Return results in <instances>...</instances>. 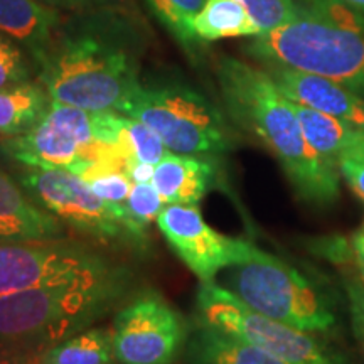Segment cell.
Returning a JSON list of instances; mask_svg holds the SVG:
<instances>
[{"mask_svg": "<svg viewBox=\"0 0 364 364\" xmlns=\"http://www.w3.org/2000/svg\"><path fill=\"white\" fill-rule=\"evenodd\" d=\"M140 38L117 11H97L59 27L38 66L53 102L120 113L140 83Z\"/></svg>", "mask_w": 364, "mask_h": 364, "instance_id": "6da1fadb", "label": "cell"}, {"mask_svg": "<svg viewBox=\"0 0 364 364\" xmlns=\"http://www.w3.org/2000/svg\"><path fill=\"white\" fill-rule=\"evenodd\" d=\"M216 73L228 115L277 157L299 198L317 206L334 203L339 196V169L314 152L294 102L282 93L265 68L221 58Z\"/></svg>", "mask_w": 364, "mask_h": 364, "instance_id": "7a4b0ae2", "label": "cell"}, {"mask_svg": "<svg viewBox=\"0 0 364 364\" xmlns=\"http://www.w3.org/2000/svg\"><path fill=\"white\" fill-rule=\"evenodd\" d=\"M124 265L66 284L0 295V358L43 353L117 312L134 295Z\"/></svg>", "mask_w": 364, "mask_h": 364, "instance_id": "3957f363", "label": "cell"}, {"mask_svg": "<svg viewBox=\"0 0 364 364\" xmlns=\"http://www.w3.org/2000/svg\"><path fill=\"white\" fill-rule=\"evenodd\" d=\"M247 53L263 66L314 73L364 98V21L336 24L300 9L294 21L255 36Z\"/></svg>", "mask_w": 364, "mask_h": 364, "instance_id": "277c9868", "label": "cell"}, {"mask_svg": "<svg viewBox=\"0 0 364 364\" xmlns=\"http://www.w3.org/2000/svg\"><path fill=\"white\" fill-rule=\"evenodd\" d=\"M120 113L149 125L174 154L220 156L231 149L220 108L186 85H140Z\"/></svg>", "mask_w": 364, "mask_h": 364, "instance_id": "5b68a950", "label": "cell"}, {"mask_svg": "<svg viewBox=\"0 0 364 364\" xmlns=\"http://www.w3.org/2000/svg\"><path fill=\"white\" fill-rule=\"evenodd\" d=\"M230 290L257 312L295 329L324 334L336 326L324 292L297 268L260 248L248 262L231 267Z\"/></svg>", "mask_w": 364, "mask_h": 364, "instance_id": "8992f818", "label": "cell"}, {"mask_svg": "<svg viewBox=\"0 0 364 364\" xmlns=\"http://www.w3.org/2000/svg\"><path fill=\"white\" fill-rule=\"evenodd\" d=\"M196 306L198 321L257 346L289 364H353L311 332L263 316L215 280L201 282Z\"/></svg>", "mask_w": 364, "mask_h": 364, "instance_id": "52a82bcc", "label": "cell"}, {"mask_svg": "<svg viewBox=\"0 0 364 364\" xmlns=\"http://www.w3.org/2000/svg\"><path fill=\"white\" fill-rule=\"evenodd\" d=\"M193 326L156 290H139L115 312L113 351L118 364H176Z\"/></svg>", "mask_w": 364, "mask_h": 364, "instance_id": "ba28073f", "label": "cell"}, {"mask_svg": "<svg viewBox=\"0 0 364 364\" xmlns=\"http://www.w3.org/2000/svg\"><path fill=\"white\" fill-rule=\"evenodd\" d=\"M17 182L39 208L78 233L102 245H125L136 250L129 230L83 177L63 169L26 167L17 176Z\"/></svg>", "mask_w": 364, "mask_h": 364, "instance_id": "9c48e42d", "label": "cell"}, {"mask_svg": "<svg viewBox=\"0 0 364 364\" xmlns=\"http://www.w3.org/2000/svg\"><path fill=\"white\" fill-rule=\"evenodd\" d=\"M97 248L61 238L0 243V295L66 284L113 270Z\"/></svg>", "mask_w": 364, "mask_h": 364, "instance_id": "30bf717a", "label": "cell"}, {"mask_svg": "<svg viewBox=\"0 0 364 364\" xmlns=\"http://www.w3.org/2000/svg\"><path fill=\"white\" fill-rule=\"evenodd\" d=\"M157 226L177 257L201 282H211L225 268L248 262L257 247L245 240L228 238L204 221L196 206L167 204Z\"/></svg>", "mask_w": 364, "mask_h": 364, "instance_id": "8fae6325", "label": "cell"}, {"mask_svg": "<svg viewBox=\"0 0 364 364\" xmlns=\"http://www.w3.org/2000/svg\"><path fill=\"white\" fill-rule=\"evenodd\" d=\"M0 152L24 167L63 169L86 179L98 171L100 164L113 156L115 147L103 154L85 149L44 115L43 120L26 134L4 139L0 142Z\"/></svg>", "mask_w": 364, "mask_h": 364, "instance_id": "7c38bea8", "label": "cell"}, {"mask_svg": "<svg viewBox=\"0 0 364 364\" xmlns=\"http://www.w3.org/2000/svg\"><path fill=\"white\" fill-rule=\"evenodd\" d=\"M292 102L322 112L364 132V98L324 76L285 66H263Z\"/></svg>", "mask_w": 364, "mask_h": 364, "instance_id": "4fadbf2b", "label": "cell"}, {"mask_svg": "<svg viewBox=\"0 0 364 364\" xmlns=\"http://www.w3.org/2000/svg\"><path fill=\"white\" fill-rule=\"evenodd\" d=\"M63 225L0 169V243L61 238Z\"/></svg>", "mask_w": 364, "mask_h": 364, "instance_id": "5bb4252c", "label": "cell"}, {"mask_svg": "<svg viewBox=\"0 0 364 364\" xmlns=\"http://www.w3.org/2000/svg\"><path fill=\"white\" fill-rule=\"evenodd\" d=\"M215 156H184L169 152L154 169L152 184L166 204L198 206L215 186Z\"/></svg>", "mask_w": 364, "mask_h": 364, "instance_id": "9a60e30c", "label": "cell"}, {"mask_svg": "<svg viewBox=\"0 0 364 364\" xmlns=\"http://www.w3.org/2000/svg\"><path fill=\"white\" fill-rule=\"evenodd\" d=\"M59 27L58 9L39 0H0V33L24 48L36 66L49 51Z\"/></svg>", "mask_w": 364, "mask_h": 364, "instance_id": "2e32d148", "label": "cell"}, {"mask_svg": "<svg viewBox=\"0 0 364 364\" xmlns=\"http://www.w3.org/2000/svg\"><path fill=\"white\" fill-rule=\"evenodd\" d=\"M181 359L182 364H289L201 321L193 324Z\"/></svg>", "mask_w": 364, "mask_h": 364, "instance_id": "e0dca14e", "label": "cell"}, {"mask_svg": "<svg viewBox=\"0 0 364 364\" xmlns=\"http://www.w3.org/2000/svg\"><path fill=\"white\" fill-rule=\"evenodd\" d=\"M51 105L48 90L41 83H26L0 90V136L22 135L43 120Z\"/></svg>", "mask_w": 364, "mask_h": 364, "instance_id": "ac0fdd59", "label": "cell"}, {"mask_svg": "<svg viewBox=\"0 0 364 364\" xmlns=\"http://www.w3.org/2000/svg\"><path fill=\"white\" fill-rule=\"evenodd\" d=\"M193 31L198 43H215L228 38H255L262 34L238 0H206L194 17Z\"/></svg>", "mask_w": 364, "mask_h": 364, "instance_id": "d6986e66", "label": "cell"}, {"mask_svg": "<svg viewBox=\"0 0 364 364\" xmlns=\"http://www.w3.org/2000/svg\"><path fill=\"white\" fill-rule=\"evenodd\" d=\"M304 135L314 152L324 161L327 166L338 167L339 157L356 142L359 130L346 125L338 118L326 115V113L312 110L294 102Z\"/></svg>", "mask_w": 364, "mask_h": 364, "instance_id": "ffe728a7", "label": "cell"}, {"mask_svg": "<svg viewBox=\"0 0 364 364\" xmlns=\"http://www.w3.org/2000/svg\"><path fill=\"white\" fill-rule=\"evenodd\" d=\"M41 364H118L113 332L107 327H88L41 353Z\"/></svg>", "mask_w": 364, "mask_h": 364, "instance_id": "44dd1931", "label": "cell"}, {"mask_svg": "<svg viewBox=\"0 0 364 364\" xmlns=\"http://www.w3.org/2000/svg\"><path fill=\"white\" fill-rule=\"evenodd\" d=\"M167 204L152 182H140L132 186L127 199V215H129V231L139 252L149 248V226L157 221L159 215Z\"/></svg>", "mask_w": 364, "mask_h": 364, "instance_id": "7402d4cb", "label": "cell"}, {"mask_svg": "<svg viewBox=\"0 0 364 364\" xmlns=\"http://www.w3.org/2000/svg\"><path fill=\"white\" fill-rule=\"evenodd\" d=\"M118 150L125 156L127 164L136 161L152 164V166H157L171 152L161 136L149 125L127 115H124Z\"/></svg>", "mask_w": 364, "mask_h": 364, "instance_id": "603a6c76", "label": "cell"}, {"mask_svg": "<svg viewBox=\"0 0 364 364\" xmlns=\"http://www.w3.org/2000/svg\"><path fill=\"white\" fill-rule=\"evenodd\" d=\"M204 2L206 0H147L157 19L184 48L198 44L193 22Z\"/></svg>", "mask_w": 364, "mask_h": 364, "instance_id": "cb8c5ba5", "label": "cell"}, {"mask_svg": "<svg viewBox=\"0 0 364 364\" xmlns=\"http://www.w3.org/2000/svg\"><path fill=\"white\" fill-rule=\"evenodd\" d=\"M86 184L98 196L102 201L108 204V208L115 213L118 220L129 230V215H127V199L132 191V182L122 171H108L100 174L86 177ZM130 233V231H129ZM139 250V248H136Z\"/></svg>", "mask_w": 364, "mask_h": 364, "instance_id": "d4e9b609", "label": "cell"}, {"mask_svg": "<svg viewBox=\"0 0 364 364\" xmlns=\"http://www.w3.org/2000/svg\"><path fill=\"white\" fill-rule=\"evenodd\" d=\"M238 2L243 4L262 34L294 21L300 14L295 0H238Z\"/></svg>", "mask_w": 364, "mask_h": 364, "instance_id": "484cf974", "label": "cell"}, {"mask_svg": "<svg viewBox=\"0 0 364 364\" xmlns=\"http://www.w3.org/2000/svg\"><path fill=\"white\" fill-rule=\"evenodd\" d=\"M31 81V68L21 46L0 33V90Z\"/></svg>", "mask_w": 364, "mask_h": 364, "instance_id": "4316f807", "label": "cell"}, {"mask_svg": "<svg viewBox=\"0 0 364 364\" xmlns=\"http://www.w3.org/2000/svg\"><path fill=\"white\" fill-rule=\"evenodd\" d=\"M338 169L353 193L364 203V150L358 147L346 150L339 157Z\"/></svg>", "mask_w": 364, "mask_h": 364, "instance_id": "83f0119b", "label": "cell"}, {"mask_svg": "<svg viewBox=\"0 0 364 364\" xmlns=\"http://www.w3.org/2000/svg\"><path fill=\"white\" fill-rule=\"evenodd\" d=\"M348 299L354 338H356L364 354V287L356 284V282L348 284Z\"/></svg>", "mask_w": 364, "mask_h": 364, "instance_id": "f1b7e54d", "label": "cell"}, {"mask_svg": "<svg viewBox=\"0 0 364 364\" xmlns=\"http://www.w3.org/2000/svg\"><path fill=\"white\" fill-rule=\"evenodd\" d=\"M154 169L156 166L145 162H129L125 167V174L134 184H140V182H152Z\"/></svg>", "mask_w": 364, "mask_h": 364, "instance_id": "f546056e", "label": "cell"}, {"mask_svg": "<svg viewBox=\"0 0 364 364\" xmlns=\"http://www.w3.org/2000/svg\"><path fill=\"white\" fill-rule=\"evenodd\" d=\"M39 2L54 9H85L93 6H103V4L112 2V0H39Z\"/></svg>", "mask_w": 364, "mask_h": 364, "instance_id": "4dcf8cb0", "label": "cell"}, {"mask_svg": "<svg viewBox=\"0 0 364 364\" xmlns=\"http://www.w3.org/2000/svg\"><path fill=\"white\" fill-rule=\"evenodd\" d=\"M351 252L359 263V267L364 268V221L351 236Z\"/></svg>", "mask_w": 364, "mask_h": 364, "instance_id": "1f68e13d", "label": "cell"}, {"mask_svg": "<svg viewBox=\"0 0 364 364\" xmlns=\"http://www.w3.org/2000/svg\"><path fill=\"white\" fill-rule=\"evenodd\" d=\"M343 2L364 16V0H343Z\"/></svg>", "mask_w": 364, "mask_h": 364, "instance_id": "d6a6232c", "label": "cell"}, {"mask_svg": "<svg viewBox=\"0 0 364 364\" xmlns=\"http://www.w3.org/2000/svg\"><path fill=\"white\" fill-rule=\"evenodd\" d=\"M26 356H2L0 364H22Z\"/></svg>", "mask_w": 364, "mask_h": 364, "instance_id": "836d02e7", "label": "cell"}, {"mask_svg": "<svg viewBox=\"0 0 364 364\" xmlns=\"http://www.w3.org/2000/svg\"><path fill=\"white\" fill-rule=\"evenodd\" d=\"M353 147H358V149L364 150V132L363 130H359V135H358L356 142H354Z\"/></svg>", "mask_w": 364, "mask_h": 364, "instance_id": "e575fe53", "label": "cell"}, {"mask_svg": "<svg viewBox=\"0 0 364 364\" xmlns=\"http://www.w3.org/2000/svg\"><path fill=\"white\" fill-rule=\"evenodd\" d=\"M361 279H363V284H364V268H361Z\"/></svg>", "mask_w": 364, "mask_h": 364, "instance_id": "d590c367", "label": "cell"}]
</instances>
